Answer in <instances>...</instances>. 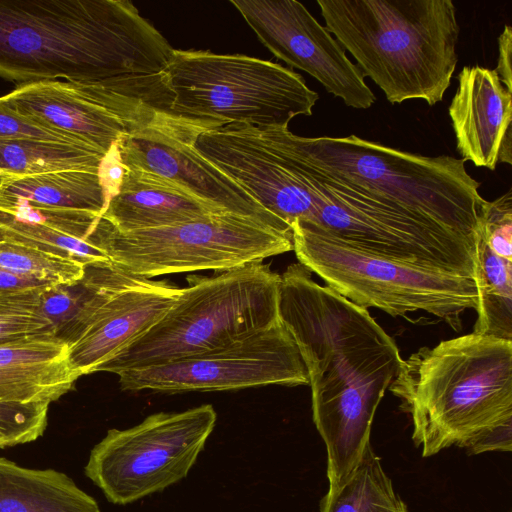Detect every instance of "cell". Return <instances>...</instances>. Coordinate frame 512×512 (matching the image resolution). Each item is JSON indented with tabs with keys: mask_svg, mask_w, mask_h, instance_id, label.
<instances>
[{
	"mask_svg": "<svg viewBox=\"0 0 512 512\" xmlns=\"http://www.w3.org/2000/svg\"><path fill=\"white\" fill-rule=\"evenodd\" d=\"M278 318L308 373L313 421L326 447L332 489L352 473L370 444L376 410L402 358L367 309L315 282L299 262L280 275Z\"/></svg>",
	"mask_w": 512,
	"mask_h": 512,
	"instance_id": "obj_1",
	"label": "cell"
},
{
	"mask_svg": "<svg viewBox=\"0 0 512 512\" xmlns=\"http://www.w3.org/2000/svg\"><path fill=\"white\" fill-rule=\"evenodd\" d=\"M173 49L127 0H0V77L20 84L158 74Z\"/></svg>",
	"mask_w": 512,
	"mask_h": 512,
	"instance_id": "obj_2",
	"label": "cell"
},
{
	"mask_svg": "<svg viewBox=\"0 0 512 512\" xmlns=\"http://www.w3.org/2000/svg\"><path fill=\"white\" fill-rule=\"evenodd\" d=\"M430 457L512 423V341L470 333L402 359L390 387Z\"/></svg>",
	"mask_w": 512,
	"mask_h": 512,
	"instance_id": "obj_3",
	"label": "cell"
},
{
	"mask_svg": "<svg viewBox=\"0 0 512 512\" xmlns=\"http://www.w3.org/2000/svg\"><path fill=\"white\" fill-rule=\"evenodd\" d=\"M325 27L392 104L443 100L460 27L451 0H317Z\"/></svg>",
	"mask_w": 512,
	"mask_h": 512,
	"instance_id": "obj_4",
	"label": "cell"
},
{
	"mask_svg": "<svg viewBox=\"0 0 512 512\" xmlns=\"http://www.w3.org/2000/svg\"><path fill=\"white\" fill-rule=\"evenodd\" d=\"M278 139L316 168L353 182L480 248L485 199L461 158L401 151L356 135L304 137L273 126Z\"/></svg>",
	"mask_w": 512,
	"mask_h": 512,
	"instance_id": "obj_5",
	"label": "cell"
},
{
	"mask_svg": "<svg viewBox=\"0 0 512 512\" xmlns=\"http://www.w3.org/2000/svg\"><path fill=\"white\" fill-rule=\"evenodd\" d=\"M168 312L145 334L98 367L120 372L160 365L226 346L278 318L280 275L262 261L211 277L192 276Z\"/></svg>",
	"mask_w": 512,
	"mask_h": 512,
	"instance_id": "obj_6",
	"label": "cell"
},
{
	"mask_svg": "<svg viewBox=\"0 0 512 512\" xmlns=\"http://www.w3.org/2000/svg\"><path fill=\"white\" fill-rule=\"evenodd\" d=\"M272 142L314 194L316 211L306 223L362 251L478 284V246L360 185L314 167L286 147L274 132Z\"/></svg>",
	"mask_w": 512,
	"mask_h": 512,
	"instance_id": "obj_7",
	"label": "cell"
},
{
	"mask_svg": "<svg viewBox=\"0 0 512 512\" xmlns=\"http://www.w3.org/2000/svg\"><path fill=\"white\" fill-rule=\"evenodd\" d=\"M169 112L213 129L227 124L288 127L311 116L319 95L291 68L243 54L173 49L163 70Z\"/></svg>",
	"mask_w": 512,
	"mask_h": 512,
	"instance_id": "obj_8",
	"label": "cell"
},
{
	"mask_svg": "<svg viewBox=\"0 0 512 512\" xmlns=\"http://www.w3.org/2000/svg\"><path fill=\"white\" fill-rule=\"evenodd\" d=\"M291 230L299 263L364 309L394 317L421 310L458 331L461 314L478 308L472 279L362 251L306 222H294Z\"/></svg>",
	"mask_w": 512,
	"mask_h": 512,
	"instance_id": "obj_9",
	"label": "cell"
},
{
	"mask_svg": "<svg viewBox=\"0 0 512 512\" xmlns=\"http://www.w3.org/2000/svg\"><path fill=\"white\" fill-rule=\"evenodd\" d=\"M88 240L112 263L145 279L197 270L221 272L293 250L292 231L231 212L126 233L101 217Z\"/></svg>",
	"mask_w": 512,
	"mask_h": 512,
	"instance_id": "obj_10",
	"label": "cell"
},
{
	"mask_svg": "<svg viewBox=\"0 0 512 512\" xmlns=\"http://www.w3.org/2000/svg\"><path fill=\"white\" fill-rule=\"evenodd\" d=\"M216 418L206 404L152 414L129 429H110L91 450L85 474L114 504L161 491L187 476Z\"/></svg>",
	"mask_w": 512,
	"mask_h": 512,
	"instance_id": "obj_11",
	"label": "cell"
},
{
	"mask_svg": "<svg viewBox=\"0 0 512 512\" xmlns=\"http://www.w3.org/2000/svg\"><path fill=\"white\" fill-rule=\"evenodd\" d=\"M123 390L162 393L309 385L298 347L280 319L226 346L118 374Z\"/></svg>",
	"mask_w": 512,
	"mask_h": 512,
	"instance_id": "obj_12",
	"label": "cell"
},
{
	"mask_svg": "<svg viewBox=\"0 0 512 512\" xmlns=\"http://www.w3.org/2000/svg\"><path fill=\"white\" fill-rule=\"evenodd\" d=\"M209 129L213 128L205 123L158 111L148 123L116 143L118 157L125 167L163 177L224 211L291 232L286 223L264 209L199 152L195 145L197 137Z\"/></svg>",
	"mask_w": 512,
	"mask_h": 512,
	"instance_id": "obj_13",
	"label": "cell"
},
{
	"mask_svg": "<svg viewBox=\"0 0 512 512\" xmlns=\"http://www.w3.org/2000/svg\"><path fill=\"white\" fill-rule=\"evenodd\" d=\"M260 42L278 59L320 82L348 107L370 108L376 97L337 39L295 0H230Z\"/></svg>",
	"mask_w": 512,
	"mask_h": 512,
	"instance_id": "obj_14",
	"label": "cell"
},
{
	"mask_svg": "<svg viewBox=\"0 0 512 512\" xmlns=\"http://www.w3.org/2000/svg\"><path fill=\"white\" fill-rule=\"evenodd\" d=\"M448 112L464 162L491 171L512 164V92L494 69L463 67Z\"/></svg>",
	"mask_w": 512,
	"mask_h": 512,
	"instance_id": "obj_15",
	"label": "cell"
},
{
	"mask_svg": "<svg viewBox=\"0 0 512 512\" xmlns=\"http://www.w3.org/2000/svg\"><path fill=\"white\" fill-rule=\"evenodd\" d=\"M182 288L150 279L109 298L68 344L69 362L78 377L94 373L145 334L173 306Z\"/></svg>",
	"mask_w": 512,
	"mask_h": 512,
	"instance_id": "obj_16",
	"label": "cell"
},
{
	"mask_svg": "<svg viewBox=\"0 0 512 512\" xmlns=\"http://www.w3.org/2000/svg\"><path fill=\"white\" fill-rule=\"evenodd\" d=\"M227 212L158 175L125 167L101 217L121 233L156 229Z\"/></svg>",
	"mask_w": 512,
	"mask_h": 512,
	"instance_id": "obj_17",
	"label": "cell"
},
{
	"mask_svg": "<svg viewBox=\"0 0 512 512\" xmlns=\"http://www.w3.org/2000/svg\"><path fill=\"white\" fill-rule=\"evenodd\" d=\"M78 378L68 344L53 332L0 344L2 402L50 405Z\"/></svg>",
	"mask_w": 512,
	"mask_h": 512,
	"instance_id": "obj_18",
	"label": "cell"
},
{
	"mask_svg": "<svg viewBox=\"0 0 512 512\" xmlns=\"http://www.w3.org/2000/svg\"><path fill=\"white\" fill-rule=\"evenodd\" d=\"M108 193L99 172L65 170L27 176L0 177V211L21 209L80 211L105 210Z\"/></svg>",
	"mask_w": 512,
	"mask_h": 512,
	"instance_id": "obj_19",
	"label": "cell"
},
{
	"mask_svg": "<svg viewBox=\"0 0 512 512\" xmlns=\"http://www.w3.org/2000/svg\"><path fill=\"white\" fill-rule=\"evenodd\" d=\"M0 512H100L63 472L29 469L0 457Z\"/></svg>",
	"mask_w": 512,
	"mask_h": 512,
	"instance_id": "obj_20",
	"label": "cell"
},
{
	"mask_svg": "<svg viewBox=\"0 0 512 512\" xmlns=\"http://www.w3.org/2000/svg\"><path fill=\"white\" fill-rule=\"evenodd\" d=\"M105 156L83 144L36 138L0 139V177L65 170L99 172Z\"/></svg>",
	"mask_w": 512,
	"mask_h": 512,
	"instance_id": "obj_21",
	"label": "cell"
},
{
	"mask_svg": "<svg viewBox=\"0 0 512 512\" xmlns=\"http://www.w3.org/2000/svg\"><path fill=\"white\" fill-rule=\"evenodd\" d=\"M320 512H408L369 444L358 465L339 486L328 489Z\"/></svg>",
	"mask_w": 512,
	"mask_h": 512,
	"instance_id": "obj_22",
	"label": "cell"
},
{
	"mask_svg": "<svg viewBox=\"0 0 512 512\" xmlns=\"http://www.w3.org/2000/svg\"><path fill=\"white\" fill-rule=\"evenodd\" d=\"M478 291L473 333L512 341V260L495 254L481 238Z\"/></svg>",
	"mask_w": 512,
	"mask_h": 512,
	"instance_id": "obj_23",
	"label": "cell"
},
{
	"mask_svg": "<svg viewBox=\"0 0 512 512\" xmlns=\"http://www.w3.org/2000/svg\"><path fill=\"white\" fill-rule=\"evenodd\" d=\"M0 238L29 245L88 265L109 262L105 252L89 240L71 236L50 227L17 219L0 212Z\"/></svg>",
	"mask_w": 512,
	"mask_h": 512,
	"instance_id": "obj_24",
	"label": "cell"
},
{
	"mask_svg": "<svg viewBox=\"0 0 512 512\" xmlns=\"http://www.w3.org/2000/svg\"><path fill=\"white\" fill-rule=\"evenodd\" d=\"M0 268L58 285H74L85 274L79 261L7 240H0Z\"/></svg>",
	"mask_w": 512,
	"mask_h": 512,
	"instance_id": "obj_25",
	"label": "cell"
},
{
	"mask_svg": "<svg viewBox=\"0 0 512 512\" xmlns=\"http://www.w3.org/2000/svg\"><path fill=\"white\" fill-rule=\"evenodd\" d=\"M42 289L0 294V344L47 332L55 333L40 309Z\"/></svg>",
	"mask_w": 512,
	"mask_h": 512,
	"instance_id": "obj_26",
	"label": "cell"
},
{
	"mask_svg": "<svg viewBox=\"0 0 512 512\" xmlns=\"http://www.w3.org/2000/svg\"><path fill=\"white\" fill-rule=\"evenodd\" d=\"M49 405L0 401V435L12 446L35 441L43 435Z\"/></svg>",
	"mask_w": 512,
	"mask_h": 512,
	"instance_id": "obj_27",
	"label": "cell"
},
{
	"mask_svg": "<svg viewBox=\"0 0 512 512\" xmlns=\"http://www.w3.org/2000/svg\"><path fill=\"white\" fill-rule=\"evenodd\" d=\"M479 234L498 256L512 260V192L483 203Z\"/></svg>",
	"mask_w": 512,
	"mask_h": 512,
	"instance_id": "obj_28",
	"label": "cell"
},
{
	"mask_svg": "<svg viewBox=\"0 0 512 512\" xmlns=\"http://www.w3.org/2000/svg\"><path fill=\"white\" fill-rule=\"evenodd\" d=\"M12 138H36L49 141L83 144L35 123L31 119L13 110L0 99V139Z\"/></svg>",
	"mask_w": 512,
	"mask_h": 512,
	"instance_id": "obj_29",
	"label": "cell"
},
{
	"mask_svg": "<svg viewBox=\"0 0 512 512\" xmlns=\"http://www.w3.org/2000/svg\"><path fill=\"white\" fill-rule=\"evenodd\" d=\"M462 448L477 455L489 451L510 452L512 449V423L490 428L469 440Z\"/></svg>",
	"mask_w": 512,
	"mask_h": 512,
	"instance_id": "obj_30",
	"label": "cell"
},
{
	"mask_svg": "<svg viewBox=\"0 0 512 512\" xmlns=\"http://www.w3.org/2000/svg\"><path fill=\"white\" fill-rule=\"evenodd\" d=\"M512 27L505 25L498 37V61L494 69L506 89L512 92Z\"/></svg>",
	"mask_w": 512,
	"mask_h": 512,
	"instance_id": "obj_31",
	"label": "cell"
},
{
	"mask_svg": "<svg viewBox=\"0 0 512 512\" xmlns=\"http://www.w3.org/2000/svg\"><path fill=\"white\" fill-rule=\"evenodd\" d=\"M50 285L55 284L44 280L20 276L0 268V294L40 289Z\"/></svg>",
	"mask_w": 512,
	"mask_h": 512,
	"instance_id": "obj_32",
	"label": "cell"
},
{
	"mask_svg": "<svg viewBox=\"0 0 512 512\" xmlns=\"http://www.w3.org/2000/svg\"><path fill=\"white\" fill-rule=\"evenodd\" d=\"M11 443L2 435H0V448L10 447Z\"/></svg>",
	"mask_w": 512,
	"mask_h": 512,
	"instance_id": "obj_33",
	"label": "cell"
},
{
	"mask_svg": "<svg viewBox=\"0 0 512 512\" xmlns=\"http://www.w3.org/2000/svg\"><path fill=\"white\" fill-rule=\"evenodd\" d=\"M0 240H1V238H0Z\"/></svg>",
	"mask_w": 512,
	"mask_h": 512,
	"instance_id": "obj_34",
	"label": "cell"
}]
</instances>
